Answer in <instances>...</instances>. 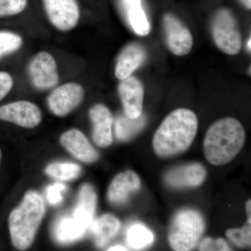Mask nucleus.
I'll return each instance as SVG.
<instances>
[{
    "label": "nucleus",
    "mask_w": 251,
    "mask_h": 251,
    "mask_svg": "<svg viewBox=\"0 0 251 251\" xmlns=\"http://www.w3.org/2000/svg\"><path fill=\"white\" fill-rule=\"evenodd\" d=\"M197 116L192 110L179 108L170 113L156 130L153 149L157 156L169 158L186 151L197 134Z\"/></svg>",
    "instance_id": "obj_1"
},
{
    "label": "nucleus",
    "mask_w": 251,
    "mask_h": 251,
    "mask_svg": "<svg viewBox=\"0 0 251 251\" xmlns=\"http://www.w3.org/2000/svg\"><path fill=\"white\" fill-rule=\"evenodd\" d=\"M245 138V130L237 120L221 119L206 132L203 143L204 156L214 166L227 164L240 152Z\"/></svg>",
    "instance_id": "obj_2"
},
{
    "label": "nucleus",
    "mask_w": 251,
    "mask_h": 251,
    "mask_svg": "<svg viewBox=\"0 0 251 251\" xmlns=\"http://www.w3.org/2000/svg\"><path fill=\"white\" fill-rule=\"evenodd\" d=\"M45 211L42 196L35 191H27L21 204L11 211L9 217L10 235L15 248L25 250L30 247Z\"/></svg>",
    "instance_id": "obj_3"
},
{
    "label": "nucleus",
    "mask_w": 251,
    "mask_h": 251,
    "mask_svg": "<svg viewBox=\"0 0 251 251\" xmlns=\"http://www.w3.org/2000/svg\"><path fill=\"white\" fill-rule=\"evenodd\" d=\"M204 230V220L199 212L193 209L180 211L175 216L170 228V245L176 251L193 250Z\"/></svg>",
    "instance_id": "obj_4"
},
{
    "label": "nucleus",
    "mask_w": 251,
    "mask_h": 251,
    "mask_svg": "<svg viewBox=\"0 0 251 251\" xmlns=\"http://www.w3.org/2000/svg\"><path fill=\"white\" fill-rule=\"evenodd\" d=\"M211 32L216 45L224 53L236 55L242 50V37L237 20L226 9L216 11L211 21Z\"/></svg>",
    "instance_id": "obj_5"
},
{
    "label": "nucleus",
    "mask_w": 251,
    "mask_h": 251,
    "mask_svg": "<svg viewBox=\"0 0 251 251\" xmlns=\"http://www.w3.org/2000/svg\"><path fill=\"white\" fill-rule=\"evenodd\" d=\"M28 74L31 83L38 90H49L59 82L55 59L45 51L36 54L31 59L28 66Z\"/></svg>",
    "instance_id": "obj_6"
},
{
    "label": "nucleus",
    "mask_w": 251,
    "mask_h": 251,
    "mask_svg": "<svg viewBox=\"0 0 251 251\" xmlns=\"http://www.w3.org/2000/svg\"><path fill=\"white\" fill-rule=\"evenodd\" d=\"M84 96L85 91L82 86L69 82L54 89L48 98V104L54 115L64 117L80 105Z\"/></svg>",
    "instance_id": "obj_7"
},
{
    "label": "nucleus",
    "mask_w": 251,
    "mask_h": 251,
    "mask_svg": "<svg viewBox=\"0 0 251 251\" xmlns=\"http://www.w3.org/2000/svg\"><path fill=\"white\" fill-rule=\"evenodd\" d=\"M46 14L54 27L59 30H72L80 18L77 0H43Z\"/></svg>",
    "instance_id": "obj_8"
},
{
    "label": "nucleus",
    "mask_w": 251,
    "mask_h": 251,
    "mask_svg": "<svg viewBox=\"0 0 251 251\" xmlns=\"http://www.w3.org/2000/svg\"><path fill=\"white\" fill-rule=\"evenodd\" d=\"M167 46L175 55H186L193 45V36L187 27L174 15L167 14L163 19Z\"/></svg>",
    "instance_id": "obj_9"
},
{
    "label": "nucleus",
    "mask_w": 251,
    "mask_h": 251,
    "mask_svg": "<svg viewBox=\"0 0 251 251\" xmlns=\"http://www.w3.org/2000/svg\"><path fill=\"white\" fill-rule=\"evenodd\" d=\"M42 115L35 104L19 100L0 107V120L11 122L23 128H33L41 123Z\"/></svg>",
    "instance_id": "obj_10"
},
{
    "label": "nucleus",
    "mask_w": 251,
    "mask_h": 251,
    "mask_svg": "<svg viewBox=\"0 0 251 251\" xmlns=\"http://www.w3.org/2000/svg\"><path fill=\"white\" fill-rule=\"evenodd\" d=\"M125 114L130 118H138L143 113L144 88L139 79L133 75L122 80L118 87Z\"/></svg>",
    "instance_id": "obj_11"
},
{
    "label": "nucleus",
    "mask_w": 251,
    "mask_h": 251,
    "mask_svg": "<svg viewBox=\"0 0 251 251\" xmlns=\"http://www.w3.org/2000/svg\"><path fill=\"white\" fill-rule=\"evenodd\" d=\"M89 115L93 125L92 138L100 148H107L112 143L113 117L111 112L103 104H97L90 108Z\"/></svg>",
    "instance_id": "obj_12"
},
{
    "label": "nucleus",
    "mask_w": 251,
    "mask_h": 251,
    "mask_svg": "<svg viewBox=\"0 0 251 251\" xmlns=\"http://www.w3.org/2000/svg\"><path fill=\"white\" fill-rule=\"evenodd\" d=\"M60 143L73 156L84 163H92L99 159L98 151L80 130H67L61 135Z\"/></svg>",
    "instance_id": "obj_13"
},
{
    "label": "nucleus",
    "mask_w": 251,
    "mask_h": 251,
    "mask_svg": "<svg viewBox=\"0 0 251 251\" xmlns=\"http://www.w3.org/2000/svg\"><path fill=\"white\" fill-rule=\"evenodd\" d=\"M206 171L200 163L176 167L165 175L167 184L175 188H192L200 186L206 179Z\"/></svg>",
    "instance_id": "obj_14"
},
{
    "label": "nucleus",
    "mask_w": 251,
    "mask_h": 251,
    "mask_svg": "<svg viewBox=\"0 0 251 251\" xmlns=\"http://www.w3.org/2000/svg\"><path fill=\"white\" fill-rule=\"evenodd\" d=\"M141 185L138 175L128 171L117 175L108 190V199L112 204H122L128 201L130 195L139 189Z\"/></svg>",
    "instance_id": "obj_15"
},
{
    "label": "nucleus",
    "mask_w": 251,
    "mask_h": 251,
    "mask_svg": "<svg viewBox=\"0 0 251 251\" xmlns=\"http://www.w3.org/2000/svg\"><path fill=\"white\" fill-rule=\"evenodd\" d=\"M97 204V193L93 186L90 184L82 185L72 217L87 230L94 221Z\"/></svg>",
    "instance_id": "obj_16"
},
{
    "label": "nucleus",
    "mask_w": 251,
    "mask_h": 251,
    "mask_svg": "<svg viewBox=\"0 0 251 251\" xmlns=\"http://www.w3.org/2000/svg\"><path fill=\"white\" fill-rule=\"evenodd\" d=\"M146 57L145 49L139 44L132 43L124 48L117 59L115 75L122 80L129 77L143 64Z\"/></svg>",
    "instance_id": "obj_17"
},
{
    "label": "nucleus",
    "mask_w": 251,
    "mask_h": 251,
    "mask_svg": "<svg viewBox=\"0 0 251 251\" xmlns=\"http://www.w3.org/2000/svg\"><path fill=\"white\" fill-rule=\"evenodd\" d=\"M120 227V221L112 214H107L94 220L89 229L94 235L96 245L101 248L118 233Z\"/></svg>",
    "instance_id": "obj_18"
},
{
    "label": "nucleus",
    "mask_w": 251,
    "mask_h": 251,
    "mask_svg": "<svg viewBox=\"0 0 251 251\" xmlns=\"http://www.w3.org/2000/svg\"><path fill=\"white\" fill-rule=\"evenodd\" d=\"M87 232L81 225L73 217L64 216L56 224L54 229V237L62 244H70L79 240Z\"/></svg>",
    "instance_id": "obj_19"
},
{
    "label": "nucleus",
    "mask_w": 251,
    "mask_h": 251,
    "mask_svg": "<svg viewBox=\"0 0 251 251\" xmlns=\"http://www.w3.org/2000/svg\"><path fill=\"white\" fill-rule=\"evenodd\" d=\"M146 124V117L141 115L138 118H130L126 115H120L115 122V134L122 141L131 139L143 130Z\"/></svg>",
    "instance_id": "obj_20"
},
{
    "label": "nucleus",
    "mask_w": 251,
    "mask_h": 251,
    "mask_svg": "<svg viewBox=\"0 0 251 251\" xmlns=\"http://www.w3.org/2000/svg\"><path fill=\"white\" fill-rule=\"evenodd\" d=\"M154 240L152 232L141 224H134L127 231V244L134 250L149 247Z\"/></svg>",
    "instance_id": "obj_21"
},
{
    "label": "nucleus",
    "mask_w": 251,
    "mask_h": 251,
    "mask_svg": "<svg viewBox=\"0 0 251 251\" xmlns=\"http://www.w3.org/2000/svg\"><path fill=\"white\" fill-rule=\"evenodd\" d=\"M45 173L51 177L61 181H72L80 176L81 168L75 163H53L47 166Z\"/></svg>",
    "instance_id": "obj_22"
},
{
    "label": "nucleus",
    "mask_w": 251,
    "mask_h": 251,
    "mask_svg": "<svg viewBox=\"0 0 251 251\" xmlns=\"http://www.w3.org/2000/svg\"><path fill=\"white\" fill-rule=\"evenodd\" d=\"M125 14L130 27L137 34L143 36L148 35L150 25L142 5L132 6L125 11Z\"/></svg>",
    "instance_id": "obj_23"
},
{
    "label": "nucleus",
    "mask_w": 251,
    "mask_h": 251,
    "mask_svg": "<svg viewBox=\"0 0 251 251\" xmlns=\"http://www.w3.org/2000/svg\"><path fill=\"white\" fill-rule=\"evenodd\" d=\"M23 39L19 34L9 31H0V59L14 53L21 48Z\"/></svg>",
    "instance_id": "obj_24"
},
{
    "label": "nucleus",
    "mask_w": 251,
    "mask_h": 251,
    "mask_svg": "<svg viewBox=\"0 0 251 251\" xmlns=\"http://www.w3.org/2000/svg\"><path fill=\"white\" fill-rule=\"evenodd\" d=\"M226 236L231 242H233L239 247H250L251 218H248L247 224L242 228L229 229L226 231Z\"/></svg>",
    "instance_id": "obj_25"
},
{
    "label": "nucleus",
    "mask_w": 251,
    "mask_h": 251,
    "mask_svg": "<svg viewBox=\"0 0 251 251\" xmlns=\"http://www.w3.org/2000/svg\"><path fill=\"white\" fill-rule=\"evenodd\" d=\"M27 0H0V17L15 16L22 12Z\"/></svg>",
    "instance_id": "obj_26"
},
{
    "label": "nucleus",
    "mask_w": 251,
    "mask_h": 251,
    "mask_svg": "<svg viewBox=\"0 0 251 251\" xmlns=\"http://www.w3.org/2000/svg\"><path fill=\"white\" fill-rule=\"evenodd\" d=\"M66 191V186L61 183L50 185L46 189V198L52 205H57L63 201L62 193Z\"/></svg>",
    "instance_id": "obj_27"
},
{
    "label": "nucleus",
    "mask_w": 251,
    "mask_h": 251,
    "mask_svg": "<svg viewBox=\"0 0 251 251\" xmlns=\"http://www.w3.org/2000/svg\"><path fill=\"white\" fill-rule=\"evenodd\" d=\"M14 85V80L8 73L0 72V101L9 93Z\"/></svg>",
    "instance_id": "obj_28"
},
{
    "label": "nucleus",
    "mask_w": 251,
    "mask_h": 251,
    "mask_svg": "<svg viewBox=\"0 0 251 251\" xmlns=\"http://www.w3.org/2000/svg\"><path fill=\"white\" fill-rule=\"evenodd\" d=\"M200 251H219L217 239L207 237L203 239L199 246Z\"/></svg>",
    "instance_id": "obj_29"
},
{
    "label": "nucleus",
    "mask_w": 251,
    "mask_h": 251,
    "mask_svg": "<svg viewBox=\"0 0 251 251\" xmlns=\"http://www.w3.org/2000/svg\"><path fill=\"white\" fill-rule=\"evenodd\" d=\"M246 211H247L248 218H251V201L249 200L246 204Z\"/></svg>",
    "instance_id": "obj_30"
},
{
    "label": "nucleus",
    "mask_w": 251,
    "mask_h": 251,
    "mask_svg": "<svg viewBox=\"0 0 251 251\" xmlns=\"http://www.w3.org/2000/svg\"><path fill=\"white\" fill-rule=\"evenodd\" d=\"M108 251H127V249H126L125 247H122V246H115V247H112L110 248H109L108 249Z\"/></svg>",
    "instance_id": "obj_31"
},
{
    "label": "nucleus",
    "mask_w": 251,
    "mask_h": 251,
    "mask_svg": "<svg viewBox=\"0 0 251 251\" xmlns=\"http://www.w3.org/2000/svg\"><path fill=\"white\" fill-rule=\"evenodd\" d=\"M241 2L247 9L251 10V0H240Z\"/></svg>",
    "instance_id": "obj_32"
},
{
    "label": "nucleus",
    "mask_w": 251,
    "mask_h": 251,
    "mask_svg": "<svg viewBox=\"0 0 251 251\" xmlns=\"http://www.w3.org/2000/svg\"><path fill=\"white\" fill-rule=\"evenodd\" d=\"M251 37H250V38H249V41H248V44H247L248 49L249 50V51H250V52L251 50Z\"/></svg>",
    "instance_id": "obj_33"
},
{
    "label": "nucleus",
    "mask_w": 251,
    "mask_h": 251,
    "mask_svg": "<svg viewBox=\"0 0 251 251\" xmlns=\"http://www.w3.org/2000/svg\"><path fill=\"white\" fill-rule=\"evenodd\" d=\"M1 157H2V153H1V149H0V164H1Z\"/></svg>",
    "instance_id": "obj_34"
}]
</instances>
